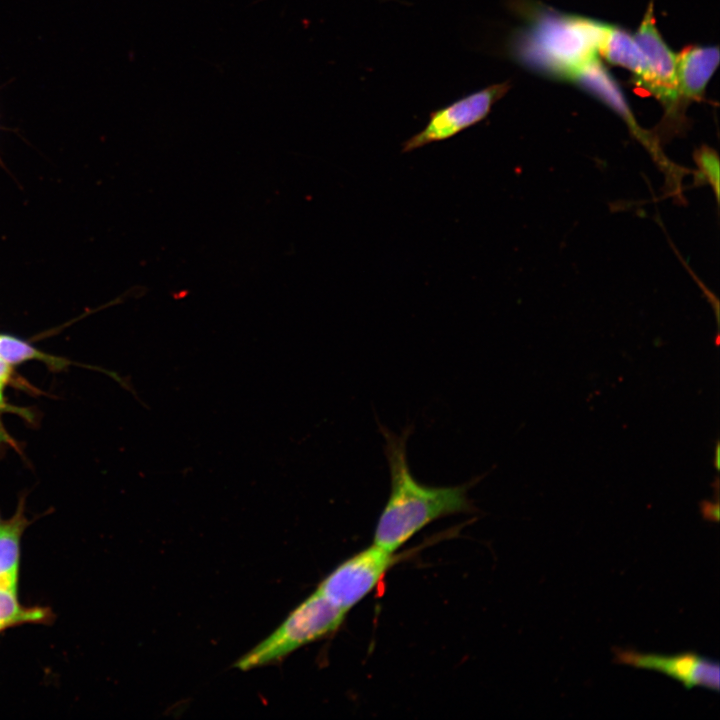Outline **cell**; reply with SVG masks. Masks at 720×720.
<instances>
[{
  "label": "cell",
  "mask_w": 720,
  "mask_h": 720,
  "mask_svg": "<svg viewBox=\"0 0 720 720\" xmlns=\"http://www.w3.org/2000/svg\"><path fill=\"white\" fill-rule=\"evenodd\" d=\"M510 40L511 55L545 75L567 79L597 58L607 24L575 15L540 11Z\"/></svg>",
  "instance_id": "cell-2"
},
{
  "label": "cell",
  "mask_w": 720,
  "mask_h": 720,
  "mask_svg": "<svg viewBox=\"0 0 720 720\" xmlns=\"http://www.w3.org/2000/svg\"><path fill=\"white\" fill-rule=\"evenodd\" d=\"M695 163L698 167V178L710 184L718 197L719 160L715 151L703 146L695 153Z\"/></svg>",
  "instance_id": "cell-14"
},
{
  "label": "cell",
  "mask_w": 720,
  "mask_h": 720,
  "mask_svg": "<svg viewBox=\"0 0 720 720\" xmlns=\"http://www.w3.org/2000/svg\"><path fill=\"white\" fill-rule=\"evenodd\" d=\"M346 614L315 590L234 667L246 671L281 661L295 650L337 631Z\"/></svg>",
  "instance_id": "cell-3"
},
{
  "label": "cell",
  "mask_w": 720,
  "mask_h": 720,
  "mask_svg": "<svg viewBox=\"0 0 720 720\" xmlns=\"http://www.w3.org/2000/svg\"><path fill=\"white\" fill-rule=\"evenodd\" d=\"M510 87L508 81L493 84L431 112L425 127L402 143L401 152L444 141L481 122Z\"/></svg>",
  "instance_id": "cell-6"
},
{
  "label": "cell",
  "mask_w": 720,
  "mask_h": 720,
  "mask_svg": "<svg viewBox=\"0 0 720 720\" xmlns=\"http://www.w3.org/2000/svg\"><path fill=\"white\" fill-rule=\"evenodd\" d=\"M0 358L9 365L28 360H39L54 370L62 369L70 363L65 359L41 352L23 340L3 334H0Z\"/></svg>",
  "instance_id": "cell-13"
},
{
  "label": "cell",
  "mask_w": 720,
  "mask_h": 720,
  "mask_svg": "<svg viewBox=\"0 0 720 720\" xmlns=\"http://www.w3.org/2000/svg\"><path fill=\"white\" fill-rule=\"evenodd\" d=\"M569 80L601 100L637 129L620 87L597 58L583 65Z\"/></svg>",
  "instance_id": "cell-10"
},
{
  "label": "cell",
  "mask_w": 720,
  "mask_h": 720,
  "mask_svg": "<svg viewBox=\"0 0 720 720\" xmlns=\"http://www.w3.org/2000/svg\"><path fill=\"white\" fill-rule=\"evenodd\" d=\"M4 412L18 413L19 415L23 416L26 419H31L32 414L30 411H28L26 409L18 408V407L10 405L9 403H7L5 401L4 398L0 399V445L9 444V445L15 447L14 440L9 436V434L7 433V431L4 429V427L2 425L1 415Z\"/></svg>",
  "instance_id": "cell-15"
},
{
  "label": "cell",
  "mask_w": 720,
  "mask_h": 720,
  "mask_svg": "<svg viewBox=\"0 0 720 720\" xmlns=\"http://www.w3.org/2000/svg\"><path fill=\"white\" fill-rule=\"evenodd\" d=\"M399 558L396 552L372 544L339 564L316 590L348 612L375 589Z\"/></svg>",
  "instance_id": "cell-4"
},
{
  "label": "cell",
  "mask_w": 720,
  "mask_h": 720,
  "mask_svg": "<svg viewBox=\"0 0 720 720\" xmlns=\"http://www.w3.org/2000/svg\"><path fill=\"white\" fill-rule=\"evenodd\" d=\"M719 456H720V454H719V442H717L716 447H715V457H714V466H715V468H716L717 470L719 469V464H720Z\"/></svg>",
  "instance_id": "cell-18"
},
{
  "label": "cell",
  "mask_w": 720,
  "mask_h": 720,
  "mask_svg": "<svg viewBox=\"0 0 720 720\" xmlns=\"http://www.w3.org/2000/svg\"><path fill=\"white\" fill-rule=\"evenodd\" d=\"M54 614L48 607L23 606L17 596V590L0 587V633L24 624H48Z\"/></svg>",
  "instance_id": "cell-12"
},
{
  "label": "cell",
  "mask_w": 720,
  "mask_h": 720,
  "mask_svg": "<svg viewBox=\"0 0 720 720\" xmlns=\"http://www.w3.org/2000/svg\"><path fill=\"white\" fill-rule=\"evenodd\" d=\"M719 59L717 46H689L676 55L677 83L684 103L703 95Z\"/></svg>",
  "instance_id": "cell-8"
},
{
  "label": "cell",
  "mask_w": 720,
  "mask_h": 720,
  "mask_svg": "<svg viewBox=\"0 0 720 720\" xmlns=\"http://www.w3.org/2000/svg\"><path fill=\"white\" fill-rule=\"evenodd\" d=\"M390 472V494L374 532L373 544L396 552L425 526L440 518L474 511L468 490L481 477L457 486H428L412 475L407 440L412 426L400 435L379 424Z\"/></svg>",
  "instance_id": "cell-1"
},
{
  "label": "cell",
  "mask_w": 720,
  "mask_h": 720,
  "mask_svg": "<svg viewBox=\"0 0 720 720\" xmlns=\"http://www.w3.org/2000/svg\"><path fill=\"white\" fill-rule=\"evenodd\" d=\"M598 54L610 64L620 66L633 73L635 85H638L647 76V63L634 36L618 26L607 24Z\"/></svg>",
  "instance_id": "cell-11"
},
{
  "label": "cell",
  "mask_w": 720,
  "mask_h": 720,
  "mask_svg": "<svg viewBox=\"0 0 720 720\" xmlns=\"http://www.w3.org/2000/svg\"><path fill=\"white\" fill-rule=\"evenodd\" d=\"M614 656L615 662L618 664L661 672L681 682L687 689L699 686L719 691V663L697 654L684 653L665 656L616 648Z\"/></svg>",
  "instance_id": "cell-7"
},
{
  "label": "cell",
  "mask_w": 720,
  "mask_h": 720,
  "mask_svg": "<svg viewBox=\"0 0 720 720\" xmlns=\"http://www.w3.org/2000/svg\"><path fill=\"white\" fill-rule=\"evenodd\" d=\"M633 36L644 55L648 69L646 78L636 86L646 90L662 103L666 118L671 124L679 122L685 103L678 89L676 55L657 29L653 1H650Z\"/></svg>",
  "instance_id": "cell-5"
},
{
  "label": "cell",
  "mask_w": 720,
  "mask_h": 720,
  "mask_svg": "<svg viewBox=\"0 0 720 720\" xmlns=\"http://www.w3.org/2000/svg\"><path fill=\"white\" fill-rule=\"evenodd\" d=\"M30 524L25 515L24 498H21L13 516L5 519L0 514V587L17 590L21 539Z\"/></svg>",
  "instance_id": "cell-9"
},
{
  "label": "cell",
  "mask_w": 720,
  "mask_h": 720,
  "mask_svg": "<svg viewBox=\"0 0 720 720\" xmlns=\"http://www.w3.org/2000/svg\"><path fill=\"white\" fill-rule=\"evenodd\" d=\"M701 513L706 520L718 522L719 520V502L702 501L700 504Z\"/></svg>",
  "instance_id": "cell-16"
},
{
  "label": "cell",
  "mask_w": 720,
  "mask_h": 720,
  "mask_svg": "<svg viewBox=\"0 0 720 720\" xmlns=\"http://www.w3.org/2000/svg\"><path fill=\"white\" fill-rule=\"evenodd\" d=\"M11 365L0 358V399H3V389L11 378Z\"/></svg>",
  "instance_id": "cell-17"
}]
</instances>
